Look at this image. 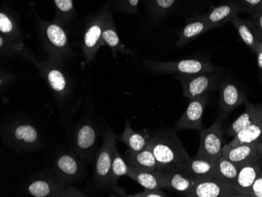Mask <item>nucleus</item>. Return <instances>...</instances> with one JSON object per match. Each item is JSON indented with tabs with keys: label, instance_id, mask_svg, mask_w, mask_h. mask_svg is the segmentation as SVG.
Listing matches in <instances>:
<instances>
[{
	"label": "nucleus",
	"instance_id": "nucleus-27",
	"mask_svg": "<svg viewBox=\"0 0 262 197\" xmlns=\"http://www.w3.org/2000/svg\"><path fill=\"white\" fill-rule=\"evenodd\" d=\"M47 70L46 76H47V82L54 94L60 99L66 98L68 95L69 88H68L67 80L63 73L55 68H52V69L47 68Z\"/></svg>",
	"mask_w": 262,
	"mask_h": 197
},
{
	"label": "nucleus",
	"instance_id": "nucleus-3",
	"mask_svg": "<svg viewBox=\"0 0 262 197\" xmlns=\"http://www.w3.org/2000/svg\"><path fill=\"white\" fill-rule=\"evenodd\" d=\"M2 137L7 145L22 152L35 151L42 145V138L37 127L27 120L10 123L3 132Z\"/></svg>",
	"mask_w": 262,
	"mask_h": 197
},
{
	"label": "nucleus",
	"instance_id": "nucleus-25",
	"mask_svg": "<svg viewBox=\"0 0 262 197\" xmlns=\"http://www.w3.org/2000/svg\"><path fill=\"white\" fill-rule=\"evenodd\" d=\"M128 169H129V166L126 164V160L121 157L120 152L116 148L114 152V156H113L111 182L112 185H113V192L117 194L118 195L125 196L126 195L124 190L118 186L117 183L120 178L127 174Z\"/></svg>",
	"mask_w": 262,
	"mask_h": 197
},
{
	"label": "nucleus",
	"instance_id": "nucleus-28",
	"mask_svg": "<svg viewBox=\"0 0 262 197\" xmlns=\"http://www.w3.org/2000/svg\"><path fill=\"white\" fill-rule=\"evenodd\" d=\"M102 26L101 24L92 25L86 30L84 36L85 53L88 57H92L98 47H99L100 40L102 38Z\"/></svg>",
	"mask_w": 262,
	"mask_h": 197
},
{
	"label": "nucleus",
	"instance_id": "nucleus-11",
	"mask_svg": "<svg viewBox=\"0 0 262 197\" xmlns=\"http://www.w3.org/2000/svg\"><path fill=\"white\" fill-rule=\"evenodd\" d=\"M241 13H246L245 8L236 0H227L213 7L207 14L202 15L212 29L221 27Z\"/></svg>",
	"mask_w": 262,
	"mask_h": 197
},
{
	"label": "nucleus",
	"instance_id": "nucleus-4",
	"mask_svg": "<svg viewBox=\"0 0 262 197\" xmlns=\"http://www.w3.org/2000/svg\"><path fill=\"white\" fill-rule=\"evenodd\" d=\"M26 193L34 197H86L76 188L63 183L54 173H42L26 185Z\"/></svg>",
	"mask_w": 262,
	"mask_h": 197
},
{
	"label": "nucleus",
	"instance_id": "nucleus-14",
	"mask_svg": "<svg viewBox=\"0 0 262 197\" xmlns=\"http://www.w3.org/2000/svg\"><path fill=\"white\" fill-rule=\"evenodd\" d=\"M261 152L262 138L251 143L238 144L235 145H225L222 150V156L239 167L248 160L259 157Z\"/></svg>",
	"mask_w": 262,
	"mask_h": 197
},
{
	"label": "nucleus",
	"instance_id": "nucleus-2",
	"mask_svg": "<svg viewBox=\"0 0 262 197\" xmlns=\"http://www.w3.org/2000/svg\"><path fill=\"white\" fill-rule=\"evenodd\" d=\"M119 136L107 126L103 135V143L97 151L94 157V185L99 189L113 192L112 185V166L113 156L116 148V142Z\"/></svg>",
	"mask_w": 262,
	"mask_h": 197
},
{
	"label": "nucleus",
	"instance_id": "nucleus-10",
	"mask_svg": "<svg viewBox=\"0 0 262 197\" xmlns=\"http://www.w3.org/2000/svg\"><path fill=\"white\" fill-rule=\"evenodd\" d=\"M208 95L190 99L185 113L175 125V132L184 130H194L201 132L204 128L203 117L208 102Z\"/></svg>",
	"mask_w": 262,
	"mask_h": 197
},
{
	"label": "nucleus",
	"instance_id": "nucleus-40",
	"mask_svg": "<svg viewBox=\"0 0 262 197\" xmlns=\"http://www.w3.org/2000/svg\"><path fill=\"white\" fill-rule=\"evenodd\" d=\"M260 161H261V170H262V152L260 154Z\"/></svg>",
	"mask_w": 262,
	"mask_h": 197
},
{
	"label": "nucleus",
	"instance_id": "nucleus-22",
	"mask_svg": "<svg viewBox=\"0 0 262 197\" xmlns=\"http://www.w3.org/2000/svg\"><path fill=\"white\" fill-rule=\"evenodd\" d=\"M245 112L239 116L230 126L227 130L229 136H235L238 132L246 128L249 125L254 123L257 119L262 116V105H256L251 103L247 102L246 104Z\"/></svg>",
	"mask_w": 262,
	"mask_h": 197
},
{
	"label": "nucleus",
	"instance_id": "nucleus-24",
	"mask_svg": "<svg viewBox=\"0 0 262 197\" xmlns=\"http://www.w3.org/2000/svg\"><path fill=\"white\" fill-rule=\"evenodd\" d=\"M262 138V116L260 118L249 125L246 128L238 132L233 139L227 145H235L238 144L251 143L256 142Z\"/></svg>",
	"mask_w": 262,
	"mask_h": 197
},
{
	"label": "nucleus",
	"instance_id": "nucleus-15",
	"mask_svg": "<svg viewBox=\"0 0 262 197\" xmlns=\"http://www.w3.org/2000/svg\"><path fill=\"white\" fill-rule=\"evenodd\" d=\"M127 177L138 182L144 189H169V184L166 176L162 170H139L129 167Z\"/></svg>",
	"mask_w": 262,
	"mask_h": 197
},
{
	"label": "nucleus",
	"instance_id": "nucleus-5",
	"mask_svg": "<svg viewBox=\"0 0 262 197\" xmlns=\"http://www.w3.org/2000/svg\"><path fill=\"white\" fill-rule=\"evenodd\" d=\"M98 132L95 123L89 119H83L76 126L73 144L75 154L86 163H91L97 152Z\"/></svg>",
	"mask_w": 262,
	"mask_h": 197
},
{
	"label": "nucleus",
	"instance_id": "nucleus-39",
	"mask_svg": "<svg viewBox=\"0 0 262 197\" xmlns=\"http://www.w3.org/2000/svg\"><path fill=\"white\" fill-rule=\"evenodd\" d=\"M138 2H139V0H128V3H129L131 7H136L138 6Z\"/></svg>",
	"mask_w": 262,
	"mask_h": 197
},
{
	"label": "nucleus",
	"instance_id": "nucleus-8",
	"mask_svg": "<svg viewBox=\"0 0 262 197\" xmlns=\"http://www.w3.org/2000/svg\"><path fill=\"white\" fill-rule=\"evenodd\" d=\"M151 69L161 73H177L190 76L200 73H216L217 68L204 58H188L172 62H148Z\"/></svg>",
	"mask_w": 262,
	"mask_h": 197
},
{
	"label": "nucleus",
	"instance_id": "nucleus-30",
	"mask_svg": "<svg viewBox=\"0 0 262 197\" xmlns=\"http://www.w3.org/2000/svg\"><path fill=\"white\" fill-rule=\"evenodd\" d=\"M103 41L105 42V44L110 47L112 49L116 50V51H121L122 52L130 53L129 51H126L124 45L120 42V37L118 36V33L112 27V26L106 27L103 30L102 38Z\"/></svg>",
	"mask_w": 262,
	"mask_h": 197
},
{
	"label": "nucleus",
	"instance_id": "nucleus-17",
	"mask_svg": "<svg viewBox=\"0 0 262 197\" xmlns=\"http://www.w3.org/2000/svg\"><path fill=\"white\" fill-rule=\"evenodd\" d=\"M216 162L195 156L178 167L195 181L204 180L214 178Z\"/></svg>",
	"mask_w": 262,
	"mask_h": 197
},
{
	"label": "nucleus",
	"instance_id": "nucleus-38",
	"mask_svg": "<svg viewBox=\"0 0 262 197\" xmlns=\"http://www.w3.org/2000/svg\"><path fill=\"white\" fill-rule=\"evenodd\" d=\"M155 1L157 7L161 10L170 8L175 2V0H155Z\"/></svg>",
	"mask_w": 262,
	"mask_h": 197
},
{
	"label": "nucleus",
	"instance_id": "nucleus-33",
	"mask_svg": "<svg viewBox=\"0 0 262 197\" xmlns=\"http://www.w3.org/2000/svg\"><path fill=\"white\" fill-rule=\"evenodd\" d=\"M0 32L6 35H10L14 32V26L11 20L6 14H0Z\"/></svg>",
	"mask_w": 262,
	"mask_h": 197
},
{
	"label": "nucleus",
	"instance_id": "nucleus-7",
	"mask_svg": "<svg viewBox=\"0 0 262 197\" xmlns=\"http://www.w3.org/2000/svg\"><path fill=\"white\" fill-rule=\"evenodd\" d=\"M81 160L76 154L69 151L59 152L54 157L52 172L67 185L82 181L88 173Z\"/></svg>",
	"mask_w": 262,
	"mask_h": 197
},
{
	"label": "nucleus",
	"instance_id": "nucleus-20",
	"mask_svg": "<svg viewBox=\"0 0 262 197\" xmlns=\"http://www.w3.org/2000/svg\"><path fill=\"white\" fill-rule=\"evenodd\" d=\"M124 160L129 167L139 170H155L158 169L157 161L149 146L140 151L126 150Z\"/></svg>",
	"mask_w": 262,
	"mask_h": 197
},
{
	"label": "nucleus",
	"instance_id": "nucleus-21",
	"mask_svg": "<svg viewBox=\"0 0 262 197\" xmlns=\"http://www.w3.org/2000/svg\"><path fill=\"white\" fill-rule=\"evenodd\" d=\"M210 29H212V28L210 25L204 18H202L201 16L195 17L188 21L179 32V38L177 42V46L182 47L188 42L197 39L199 36L208 32Z\"/></svg>",
	"mask_w": 262,
	"mask_h": 197
},
{
	"label": "nucleus",
	"instance_id": "nucleus-23",
	"mask_svg": "<svg viewBox=\"0 0 262 197\" xmlns=\"http://www.w3.org/2000/svg\"><path fill=\"white\" fill-rule=\"evenodd\" d=\"M150 136L148 135L135 132L131 127L130 123L127 118H126L125 128L123 134L119 137L118 141L123 142L127 147V149L131 151H140L147 148L149 144Z\"/></svg>",
	"mask_w": 262,
	"mask_h": 197
},
{
	"label": "nucleus",
	"instance_id": "nucleus-19",
	"mask_svg": "<svg viewBox=\"0 0 262 197\" xmlns=\"http://www.w3.org/2000/svg\"><path fill=\"white\" fill-rule=\"evenodd\" d=\"M231 22L236 29L243 42L255 54L257 46L260 41L262 40V38L254 22L252 20H244L239 16L234 17Z\"/></svg>",
	"mask_w": 262,
	"mask_h": 197
},
{
	"label": "nucleus",
	"instance_id": "nucleus-6",
	"mask_svg": "<svg viewBox=\"0 0 262 197\" xmlns=\"http://www.w3.org/2000/svg\"><path fill=\"white\" fill-rule=\"evenodd\" d=\"M224 117H217L209 127H204L200 133V146L196 157L217 161L223 150Z\"/></svg>",
	"mask_w": 262,
	"mask_h": 197
},
{
	"label": "nucleus",
	"instance_id": "nucleus-34",
	"mask_svg": "<svg viewBox=\"0 0 262 197\" xmlns=\"http://www.w3.org/2000/svg\"><path fill=\"white\" fill-rule=\"evenodd\" d=\"M249 197H262V170L251 186Z\"/></svg>",
	"mask_w": 262,
	"mask_h": 197
},
{
	"label": "nucleus",
	"instance_id": "nucleus-12",
	"mask_svg": "<svg viewBox=\"0 0 262 197\" xmlns=\"http://www.w3.org/2000/svg\"><path fill=\"white\" fill-rule=\"evenodd\" d=\"M188 197H239V195L232 184L212 178L197 181Z\"/></svg>",
	"mask_w": 262,
	"mask_h": 197
},
{
	"label": "nucleus",
	"instance_id": "nucleus-37",
	"mask_svg": "<svg viewBox=\"0 0 262 197\" xmlns=\"http://www.w3.org/2000/svg\"><path fill=\"white\" fill-rule=\"evenodd\" d=\"M251 20L254 22L259 33L262 38V10H260L257 14H254L251 16Z\"/></svg>",
	"mask_w": 262,
	"mask_h": 197
},
{
	"label": "nucleus",
	"instance_id": "nucleus-29",
	"mask_svg": "<svg viewBox=\"0 0 262 197\" xmlns=\"http://www.w3.org/2000/svg\"><path fill=\"white\" fill-rule=\"evenodd\" d=\"M46 36L55 49L62 51L67 48L68 37L64 31L57 25H49L46 29ZM64 51H62V53Z\"/></svg>",
	"mask_w": 262,
	"mask_h": 197
},
{
	"label": "nucleus",
	"instance_id": "nucleus-13",
	"mask_svg": "<svg viewBox=\"0 0 262 197\" xmlns=\"http://www.w3.org/2000/svg\"><path fill=\"white\" fill-rule=\"evenodd\" d=\"M261 170L260 155L239 166L233 187L239 197H249V192Z\"/></svg>",
	"mask_w": 262,
	"mask_h": 197
},
{
	"label": "nucleus",
	"instance_id": "nucleus-18",
	"mask_svg": "<svg viewBox=\"0 0 262 197\" xmlns=\"http://www.w3.org/2000/svg\"><path fill=\"white\" fill-rule=\"evenodd\" d=\"M169 184V190L176 192L182 196H188L192 192L197 181L190 177L179 167L162 170Z\"/></svg>",
	"mask_w": 262,
	"mask_h": 197
},
{
	"label": "nucleus",
	"instance_id": "nucleus-16",
	"mask_svg": "<svg viewBox=\"0 0 262 197\" xmlns=\"http://www.w3.org/2000/svg\"><path fill=\"white\" fill-rule=\"evenodd\" d=\"M248 102L245 94L241 91L232 81H225L221 85L220 103L221 110L224 113H230L242 105Z\"/></svg>",
	"mask_w": 262,
	"mask_h": 197
},
{
	"label": "nucleus",
	"instance_id": "nucleus-31",
	"mask_svg": "<svg viewBox=\"0 0 262 197\" xmlns=\"http://www.w3.org/2000/svg\"><path fill=\"white\" fill-rule=\"evenodd\" d=\"M245 8L246 13L253 16L262 10V0H236Z\"/></svg>",
	"mask_w": 262,
	"mask_h": 197
},
{
	"label": "nucleus",
	"instance_id": "nucleus-9",
	"mask_svg": "<svg viewBox=\"0 0 262 197\" xmlns=\"http://www.w3.org/2000/svg\"><path fill=\"white\" fill-rule=\"evenodd\" d=\"M182 85L183 97L193 99L208 95L217 88L219 76L214 73H200L190 76H177Z\"/></svg>",
	"mask_w": 262,
	"mask_h": 197
},
{
	"label": "nucleus",
	"instance_id": "nucleus-36",
	"mask_svg": "<svg viewBox=\"0 0 262 197\" xmlns=\"http://www.w3.org/2000/svg\"><path fill=\"white\" fill-rule=\"evenodd\" d=\"M257 55V67H258L259 78H260V82L262 83V40L257 46V51L255 52Z\"/></svg>",
	"mask_w": 262,
	"mask_h": 197
},
{
	"label": "nucleus",
	"instance_id": "nucleus-26",
	"mask_svg": "<svg viewBox=\"0 0 262 197\" xmlns=\"http://www.w3.org/2000/svg\"><path fill=\"white\" fill-rule=\"evenodd\" d=\"M239 169V166L234 164L233 162L226 157L222 156L216 162L214 179L228 182L233 185Z\"/></svg>",
	"mask_w": 262,
	"mask_h": 197
},
{
	"label": "nucleus",
	"instance_id": "nucleus-1",
	"mask_svg": "<svg viewBox=\"0 0 262 197\" xmlns=\"http://www.w3.org/2000/svg\"><path fill=\"white\" fill-rule=\"evenodd\" d=\"M148 146L156 157L159 170L180 167L190 159L175 130L157 132L150 137Z\"/></svg>",
	"mask_w": 262,
	"mask_h": 197
},
{
	"label": "nucleus",
	"instance_id": "nucleus-32",
	"mask_svg": "<svg viewBox=\"0 0 262 197\" xmlns=\"http://www.w3.org/2000/svg\"><path fill=\"white\" fill-rule=\"evenodd\" d=\"M127 197H167L169 196L167 194L163 192V189H145L143 192H138V193L130 194V195H126Z\"/></svg>",
	"mask_w": 262,
	"mask_h": 197
},
{
	"label": "nucleus",
	"instance_id": "nucleus-35",
	"mask_svg": "<svg viewBox=\"0 0 262 197\" xmlns=\"http://www.w3.org/2000/svg\"><path fill=\"white\" fill-rule=\"evenodd\" d=\"M56 5L63 12H69L73 8L72 0H54Z\"/></svg>",
	"mask_w": 262,
	"mask_h": 197
}]
</instances>
